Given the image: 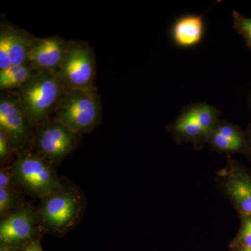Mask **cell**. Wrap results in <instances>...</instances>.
Instances as JSON below:
<instances>
[{"instance_id": "obj_4", "label": "cell", "mask_w": 251, "mask_h": 251, "mask_svg": "<svg viewBox=\"0 0 251 251\" xmlns=\"http://www.w3.org/2000/svg\"><path fill=\"white\" fill-rule=\"evenodd\" d=\"M221 111L207 103H192L182 109L167 131L177 143H191L201 150L220 120Z\"/></svg>"}, {"instance_id": "obj_25", "label": "cell", "mask_w": 251, "mask_h": 251, "mask_svg": "<svg viewBox=\"0 0 251 251\" xmlns=\"http://www.w3.org/2000/svg\"><path fill=\"white\" fill-rule=\"evenodd\" d=\"M229 251H251V248L237 247L229 249Z\"/></svg>"}, {"instance_id": "obj_11", "label": "cell", "mask_w": 251, "mask_h": 251, "mask_svg": "<svg viewBox=\"0 0 251 251\" xmlns=\"http://www.w3.org/2000/svg\"><path fill=\"white\" fill-rule=\"evenodd\" d=\"M69 41L60 36L34 37L29 52V63L36 72H58L65 57Z\"/></svg>"}, {"instance_id": "obj_15", "label": "cell", "mask_w": 251, "mask_h": 251, "mask_svg": "<svg viewBox=\"0 0 251 251\" xmlns=\"http://www.w3.org/2000/svg\"><path fill=\"white\" fill-rule=\"evenodd\" d=\"M37 72L29 63L11 65L0 71V90L1 92L17 90Z\"/></svg>"}, {"instance_id": "obj_23", "label": "cell", "mask_w": 251, "mask_h": 251, "mask_svg": "<svg viewBox=\"0 0 251 251\" xmlns=\"http://www.w3.org/2000/svg\"><path fill=\"white\" fill-rule=\"evenodd\" d=\"M24 251H44L39 241L34 240L26 245Z\"/></svg>"}, {"instance_id": "obj_8", "label": "cell", "mask_w": 251, "mask_h": 251, "mask_svg": "<svg viewBox=\"0 0 251 251\" xmlns=\"http://www.w3.org/2000/svg\"><path fill=\"white\" fill-rule=\"evenodd\" d=\"M57 74L67 90L96 89L95 56L92 47L85 41H69Z\"/></svg>"}, {"instance_id": "obj_17", "label": "cell", "mask_w": 251, "mask_h": 251, "mask_svg": "<svg viewBox=\"0 0 251 251\" xmlns=\"http://www.w3.org/2000/svg\"><path fill=\"white\" fill-rule=\"evenodd\" d=\"M11 25L1 24L0 28V71L11 67L10 50H11Z\"/></svg>"}, {"instance_id": "obj_6", "label": "cell", "mask_w": 251, "mask_h": 251, "mask_svg": "<svg viewBox=\"0 0 251 251\" xmlns=\"http://www.w3.org/2000/svg\"><path fill=\"white\" fill-rule=\"evenodd\" d=\"M0 130L7 137L18 157L29 154L34 150V126L28 120L15 92H1Z\"/></svg>"}, {"instance_id": "obj_24", "label": "cell", "mask_w": 251, "mask_h": 251, "mask_svg": "<svg viewBox=\"0 0 251 251\" xmlns=\"http://www.w3.org/2000/svg\"><path fill=\"white\" fill-rule=\"evenodd\" d=\"M0 251H16V248L7 245V244H1Z\"/></svg>"}, {"instance_id": "obj_12", "label": "cell", "mask_w": 251, "mask_h": 251, "mask_svg": "<svg viewBox=\"0 0 251 251\" xmlns=\"http://www.w3.org/2000/svg\"><path fill=\"white\" fill-rule=\"evenodd\" d=\"M211 150L231 154H246L247 135L239 126L220 120L209 135L208 143Z\"/></svg>"}, {"instance_id": "obj_1", "label": "cell", "mask_w": 251, "mask_h": 251, "mask_svg": "<svg viewBox=\"0 0 251 251\" xmlns=\"http://www.w3.org/2000/svg\"><path fill=\"white\" fill-rule=\"evenodd\" d=\"M66 91L57 72L44 71L36 73L14 92L28 120L35 127L52 117Z\"/></svg>"}, {"instance_id": "obj_13", "label": "cell", "mask_w": 251, "mask_h": 251, "mask_svg": "<svg viewBox=\"0 0 251 251\" xmlns=\"http://www.w3.org/2000/svg\"><path fill=\"white\" fill-rule=\"evenodd\" d=\"M205 31L202 16L188 14L175 21L171 28V38L175 45L181 48H191L202 41Z\"/></svg>"}, {"instance_id": "obj_9", "label": "cell", "mask_w": 251, "mask_h": 251, "mask_svg": "<svg viewBox=\"0 0 251 251\" xmlns=\"http://www.w3.org/2000/svg\"><path fill=\"white\" fill-rule=\"evenodd\" d=\"M216 182L238 215L251 214V171L228 156L224 168L216 172Z\"/></svg>"}, {"instance_id": "obj_21", "label": "cell", "mask_w": 251, "mask_h": 251, "mask_svg": "<svg viewBox=\"0 0 251 251\" xmlns=\"http://www.w3.org/2000/svg\"><path fill=\"white\" fill-rule=\"evenodd\" d=\"M14 184L10 170L1 167V170H0V188L12 189V186Z\"/></svg>"}, {"instance_id": "obj_10", "label": "cell", "mask_w": 251, "mask_h": 251, "mask_svg": "<svg viewBox=\"0 0 251 251\" xmlns=\"http://www.w3.org/2000/svg\"><path fill=\"white\" fill-rule=\"evenodd\" d=\"M36 212L31 206H25L5 218L0 224L1 244L17 247L32 242L39 228Z\"/></svg>"}, {"instance_id": "obj_16", "label": "cell", "mask_w": 251, "mask_h": 251, "mask_svg": "<svg viewBox=\"0 0 251 251\" xmlns=\"http://www.w3.org/2000/svg\"><path fill=\"white\" fill-rule=\"evenodd\" d=\"M238 216L240 221V227L237 235L229 243V249L251 248V214Z\"/></svg>"}, {"instance_id": "obj_2", "label": "cell", "mask_w": 251, "mask_h": 251, "mask_svg": "<svg viewBox=\"0 0 251 251\" xmlns=\"http://www.w3.org/2000/svg\"><path fill=\"white\" fill-rule=\"evenodd\" d=\"M84 205L80 192L62 185L55 192L41 198L36 212L39 227L57 235L65 233L80 221Z\"/></svg>"}, {"instance_id": "obj_20", "label": "cell", "mask_w": 251, "mask_h": 251, "mask_svg": "<svg viewBox=\"0 0 251 251\" xmlns=\"http://www.w3.org/2000/svg\"><path fill=\"white\" fill-rule=\"evenodd\" d=\"M14 152L12 146L6 135L0 130V159L1 161L9 158Z\"/></svg>"}, {"instance_id": "obj_7", "label": "cell", "mask_w": 251, "mask_h": 251, "mask_svg": "<svg viewBox=\"0 0 251 251\" xmlns=\"http://www.w3.org/2000/svg\"><path fill=\"white\" fill-rule=\"evenodd\" d=\"M80 137L50 117L34 127V150L36 154L53 167L75 150Z\"/></svg>"}, {"instance_id": "obj_19", "label": "cell", "mask_w": 251, "mask_h": 251, "mask_svg": "<svg viewBox=\"0 0 251 251\" xmlns=\"http://www.w3.org/2000/svg\"><path fill=\"white\" fill-rule=\"evenodd\" d=\"M13 189L0 188V214L1 216L9 213L14 208L16 196Z\"/></svg>"}, {"instance_id": "obj_3", "label": "cell", "mask_w": 251, "mask_h": 251, "mask_svg": "<svg viewBox=\"0 0 251 251\" xmlns=\"http://www.w3.org/2000/svg\"><path fill=\"white\" fill-rule=\"evenodd\" d=\"M52 117L76 134L92 131L102 120L100 96L96 89L67 90Z\"/></svg>"}, {"instance_id": "obj_18", "label": "cell", "mask_w": 251, "mask_h": 251, "mask_svg": "<svg viewBox=\"0 0 251 251\" xmlns=\"http://www.w3.org/2000/svg\"><path fill=\"white\" fill-rule=\"evenodd\" d=\"M234 29L237 31L251 52V18L243 16L238 11L232 12Z\"/></svg>"}, {"instance_id": "obj_5", "label": "cell", "mask_w": 251, "mask_h": 251, "mask_svg": "<svg viewBox=\"0 0 251 251\" xmlns=\"http://www.w3.org/2000/svg\"><path fill=\"white\" fill-rule=\"evenodd\" d=\"M10 171L14 184L35 197H46L62 186L53 167L36 153L18 156Z\"/></svg>"}, {"instance_id": "obj_22", "label": "cell", "mask_w": 251, "mask_h": 251, "mask_svg": "<svg viewBox=\"0 0 251 251\" xmlns=\"http://www.w3.org/2000/svg\"><path fill=\"white\" fill-rule=\"evenodd\" d=\"M245 132L247 135V152L245 156L251 163V122L250 125L248 126Z\"/></svg>"}, {"instance_id": "obj_14", "label": "cell", "mask_w": 251, "mask_h": 251, "mask_svg": "<svg viewBox=\"0 0 251 251\" xmlns=\"http://www.w3.org/2000/svg\"><path fill=\"white\" fill-rule=\"evenodd\" d=\"M35 36L21 28L11 26L10 61L11 65L29 63L31 44Z\"/></svg>"}]
</instances>
